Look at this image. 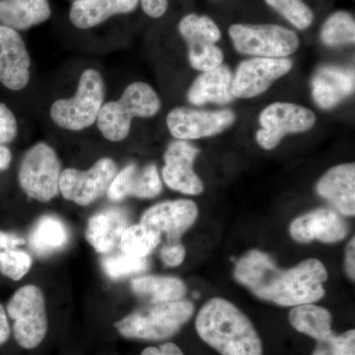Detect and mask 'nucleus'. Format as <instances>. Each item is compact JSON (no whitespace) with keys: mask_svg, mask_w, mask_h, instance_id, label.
Listing matches in <instances>:
<instances>
[{"mask_svg":"<svg viewBox=\"0 0 355 355\" xmlns=\"http://www.w3.org/2000/svg\"><path fill=\"white\" fill-rule=\"evenodd\" d=\"M234 277L259 298L295 307L324 297L323 284L328 279V272L317 259H307L284 270L268 254L252 250L238 261Z\"/></svg>","mask_w":355,"mask_h":355,"instance_id":"f257e3e1","label":"nucleus"},{"mask_svg":"<svg viewBox=\"0 0 355 355\" xmlns=\"http://www.w3.org/2000/svg\"><path fill=\"white\" fill-rule=\"evenodd\" d=\"M196 329L203 342L221 355H263V343L249 318L223 298L202 306Z\"/></svg>","mask_w":355,"mask_h":355,"instance_id":"f03ea898","label":"nucleus"},{"mask_svg":"<svg viewBox=\"0 0 355 355\" xmlns=\"http://www.w3.org/2000/svg\"><path fill=\"white\" fill-rule=\"evenodd\" d=\"M190 301L151 303L114 324L121 336L137 340H159L171 338L193 316Z\"/></svg>","mask_w":355,"mask_h":355,"instance_id":"7ed1b4c3","label":"nucleus"},{"mask_svg":"<svg viewBox=\"0 0 355 355\" xmlns=\"http://www.w3.org/2000/svg\"><path fill=\"white\" fill-rule=\"evenodd\" d=\"M160 108L155 90L149 84L135 83L125 88L120 99L103 105L98 114V128L107 139L121 141L130 133L133 118H151Z\"/></svg>","mask_w":355,"mask_h":355,"instance_id":"20e7f679","label":"nucleus"},{"mask_svg":"<svg viewBox=\"0 0 355 355\" xmlns=\"http://www.w3.org/2000/svg\"><path fill=\"white\" fill-rule=\"evenodd\" d=\"M105 85L100 72L87 69L79 79L76 94L70 99L53 103L51 116L58 127L69 130H81L97 121L104 102Z\"/></svg>","mask_w":355,"mask_h":355,"instance_id":"39448f33","label":"nucleus"},{"mask_svg":"<svg viewBox=\"0 0 355 355\" xmlns=\"http://www.w3.org/2000/svg\"><path fill=\"white\" fill-rule=\"evenodd\" d=\"M229 36L238 53L253 58H287L299 48L296 33L279 25L234 24Z\"/></svg>","mask_w":355,"mask_h":355,"instance_id":"423d86ee","label":"nucleus"},{"mask_svg":"<svg viewBox=\"0 0 355 355\" xmlns=\"http://www.w3.org/2000/svg\"><path fill=\"white\" fill-rule=\"evenodd\" d=\"M7 313L13 320V335L21 347L33 349L43 342L48 331L46 300L38 286L21 287L7 304Z\"/></svg>","mask_w":355,"mask_h":355,"instance_id":"0eeeda50","label":"nucleus"},{"mask_svg":"<svg viewBox=\"0 0 355 355\" xmlns=\"http://www.w3.org/2000/svg\"><path fill=\"white\" fill-rule=\"evenodd\" d=\"M62 164L55 151L48 144H36L27 151L21 162L19 184L23 191L40 202H48L60 191Z\"/></svg>","mask_w":355,"mask_h":355,"instance_id":"6e6552de","label":"nucleus"},{"mask_svg":"<svg viewBox=\"0 0 355 355\" xmlns=\"http://www.w3.org/2000/svg\"><path fill=\"white\" fill-rule=\"evenodd\" d=\"M261 130L256 133L259 146L272 150L287 135L304 132L316 123L312 110L293 103L277 102L263 110L259 118Z\"/></svg>","mask_w":355,"mask_h":355,"instance_id":"1a4fd4ad","label":"nucleus"},{"mask_svg":"<svg viewBox=\"0 0 355 355\" xmlns=\"http://www.w3.org/2000/svg\"><path fill=\"white\" fill-rule=\"evenodd\" d=\"M116 173L118 167L110 158L100 159L87 171L69 168L60 175V193L65 200L86 207L108 191Z\"/></svg>","mask_w":355,"mask_h":355,"instance_id":"9d476101","label":"nucleus"},{"mask_svg":"<svg viewBox=\"0 0 355 355\" xmlns=\"http://www.w3.org/2000/svg\"><path fill=\"white\" fill-rule=\"evenodd\" d=\"M293 67L289 58H252L244 60L233 76V97L251 99L266 92L272 84Z\"/></svg>","mask_w":355,"mask_h":355,"instance_id":"9b49d317","label":"nucleus"},{"mask_svg":"<svg viewBox=\"0 0 355 355\" xmlns=\"http://www.w3.org/2000/svg\"><path fill=\"white\" fill-rule=\"evenodd\" d=\"M235 119L230 110L209 112L180 107L168 114L167 125L177 139L193 140L224 132L233 125Z\"/></svg>","mask_w":355,"mask_h":355,"instance_id":"f8f14e48","label":"nucleus"},{"mask_svg":"<svg viewBox=\"0 0 355 355\" xmlns=\"http://www.w3.org/2000/svg\"><path fill=\"white\" fill-rule=\"evenodd\" d=\"M200 150L186 140L173 141L164 154L162 176L172 190L184 195L198 196L203 191L200 178L193 170V162Z\"/></svg>","mask_w":355,"mask_h":355,"instance_id":"ddd939ff","label":"nucleus"},{"mask_svg":"<svg viewBox=\"0 0 355 355\" xmlns=\"http://www.w3.org/2000/svg\"><path fill=\"white\" fill-rule=\"evenodd\" d=\"M198 209L190 200L157 203L146 210L140 224L158 234L165 233L168 243L180 242L181 236L197 220Z\"/></svg>","mask_w":355,"mask_h":355,"instance_id":"4468645a","label":"nucleus"},{"mask_svg":"<svg viewBox=\"0 0 355 355\" xmlns=\"http://www.w3.org/2000/svg\"><path fill=\"white\" fill-rule=\"evenodd\" d=\"M31 58L16 30L0 25V83L6 88L19 91L30 80Z\"/></svg>","mask_w":355,"mask_h":355,"instance_id":"2eb2a0df","label":"nucleus"},{"mask_svg":"<svg viewBox=\"0 0 355 355\" xmlns=\"http://www.w3.org/2000/svg\"><path fill=\"white\" fill-rule=\"evenodd\" d=\"M289 232L295 241L302 244L314 240L330 244L345 239L349 227L333 210L319 209L296 218L292 222Z\"/></svg>","mask_w":355,"mask_h":355,"instance_id":"dca6fc26","label":"nucleus"},{"mask_svg":"<svg viewBox=\"0 0 355 355\" xmlns=\"http://www.w3.org/2000/svg\"><path fill=\"white\" fill-rule=\"evenodd\" d=\"M354 69L324 65L315 72L311 80L313 99L320 108H335L354 94Z\"/></svg>","mask_w":355,"mask_h":355,"instance_id":"f3484780","label":"nucleus"},{"mask_svg":"<svg viewBox=\"0 0 355 355\" xmlns=\"http://www.w3.org/2000/svg\"><path fill=\"white\" fill-rule=\"evenodd\" d=\"M161 191L162 184L155 165L139 168L135 164H130L116 173L107 195L112 202H118L128 197L155 198Z\"/></svg>","mask_w":355,"mask_h":355,"instance_id":"a211bd4d","label":"nucleus"},{"mask_svg":"<svg viewBox=\"0 0 355 355\" xmlns=\"http://www.w3.org/2000/svg\"><path fill=\"white\" fill-rule=\"evenodd\" d=\"M317 193L343 216L355 214V166L340 164L324 173L317 184Z\"/></svg>","mask_w":355,"mask_h":355,"instance_id":"6ab92c4d","label":"nucleus"},{"mask_svg":"<svg viewBox=\"0 0 355 355\" xmlns=\"http://www.w3.org/2000/svg\"><path fill=\"white\" fill-rule=\"evenodd\" d=\"M127 220V214L120 209L98 212L89 219L86 239L98 253L109 254L120 243Z\"/></svg>","mask_w":355,"mask_h":355,"instance_id":"aec40b11","label":"nucleus"},{"mask_svg":"<svg viewBox=\"0 0 355 355\" xmlns=\"http://www.w3.org/2000/svg\"><path fill=\"white\" fill-rule=\"evenodd\" d=\"M233 76L226 65L203 71L191 84L188 92V100L196 106L214 103L225 105L233 100L231 86Z\"/></svg>","mask_w":355,"mask_h":355,"instance_id":"412c9836","label":"nucleus"},{"mask_svg":"<svg viewBox=\"0 0 355 355\" xmlns=\"http://www.w3.org/2000/svg\"><path fill=\"white\" fill-rule=\"evenodd\" d=\"M139 0H76L70 10V21L79 29L101 24L116 14L132 12Z\"/></svg>","mask_w":355,"mask_h":355,"instance_id":"4be33fe9","label":"nucleus"},{"mask_svg":"<svg viewBox=\"0 0 355 355\" xmlns=\"http://www.w3.org/2000/svg\"><path fill=\"white\" fill-rule=\"evenodd\" d=\"M46 0H0V23L13 30H26L50 18Z\"/></svg>","mask_w":355,"mask_h":355,"instance_id":"5701e85b","label":"nucleus"},{"mask_svg":"<svg viewBox=\"0 0 355 355\" xmlns=\"http://www.w3.org/2000/svg\"><path fill=\"white\" fill-rule=\"evenodd\" d=\"M69 240V229L62 219L44 216L33 226L28 243L37 256L48 257L64 249Z\"/></svg>","mask_w":355,"mask_h":355,"instance_id":"b1692460","label":"nucleus"},{"mask_svg":"<svg viewBox=\"0 0 355 355\" xmlns=\"http://www.w3.org/2000/svg\"><path fill=\"white\" fill-rule=\"evenodd\" d=\"M289 322L299 333L318 342H330L335 338L331 330V313L323 307L309 304L295 306L289 312Z\"/></svg>","mask_w":355,"mask_h":355,"instance_id":"393cba45","label":"nucleus"},{"mask_svg":"<svg viewBox=\"0 0 355 355\" xmlns=\"http://www.w3.org/2000/svg\"><path fill=\"white\" fill-rule=\"evenodd\" d=\"M130 287L133 293L139 297L149 299L151 303L181 300L187 291V287L181 279L155 275L133 279Z\"/></svg>","mask_w":355,"mask_h":355,"instance_id":"a878e982","label":"nucleus"},{"mask_svg":"<svg viewBox=\"0 0 355 355\" xmlns=\"http://www.w3.org/2000/svg\"><path fill=\"white\" fill-rule=\"evenodd\" d=\"M180 34L188 46L197 44H216L220 41L221 32L209 16L189 14L179 24Z\"/></svg>","mask_w":355,"mask_h":355,"instance_id":"bb28decb","label":"nucleus"},{"mask_svg":"<svg viewBox=\"0 0 355 355\" xmlns=\"http://www.w3.org/2000/svg\"><path fill=\"white\" fill-rule=\"evenodd\" d=\"M161 235L150 229L137 224L125 228L120 245L123 253L137 258H146L160 243Z\"/></svg>","mask_w":355,"mask_h":355,"instance_id":"cd10ccee","label":"nucleus"},{"mask_svg":"<svg viewBox=\"0 0 355 355\" xmlns=\"http://www.w3.org/2000/svg\"><path fill=\"white\" fill-rule=\"evenodd\" d=\"M321 40L326 46H329L354 44V16L345 11H338L331 14L322 27Z\"/></svg>","mask_w":355,"mask_h":355,"instance_id":"c85d7f7f","label":"nucleus"},{"mask_svg":"<svg viewBox=\"0 0 355 355\" xmlns=\"http://www.w3.org/2000/svg\"><path fill=\"white\" fill-rule=\"evenodd\" d=\"M103 270L112 279H121L128 275L144 272L148 268L146 258H137L125 253L107 257L102 261Z\"/></svg>","mask_w":355,"mask_h":355,"instance_id":"c756f323","label":"nucleus"},{"mask_svg":"<svg viewBox=\"0 0 355 355\" xmlns=\"http://www.w3.org/2000/svg\"><path fill=\"white\" fill-rule=\"evenodd\" d=\"M266 2L299 30L307 29L314 20V14L302 0H266Z\"/></svg>","mask_w":355,"mask_h":355,"instance_id":"7c9ffc66","label":"nucleus"},{"mask_svg":"<svg viewBox=\"0 0 355 355\" xmlns=\"http://www.w3.org/2000/svg\"><path fill=\"white\" fill-rule=\"evenodd\" d=\"M189 62L193 69L200 71L216 69L224 60L223 51L214 44H190Z\"/></svg>","mask_w":355,"mask_h":355,"instance_id":"2f4dec72","label":"nucleus"},{"mask_svg":"<svg viewBox=\"0 0 355 355\" xmlns=\"http://www.w3.org/2000/svg\"><path fill=\"white\" fill-rule=\"evenodd\" d=\"M33 260L29 254L15 249L0 256V272L4 277L18 282L27 275Z\"/></svg>","mask_w":355,"mask_h":355,"instance_id":"473e14b6","label":"nucleus"},{"mask_svg":"<svg viewBox=\"0 0 355 355\" xmlns=\"http://www.w3.org/2000/svg\"><path fill=\"white\" fill-rule=\"evenodd\" d=\"M17 121L11 110L0 103V146L10 144L17 135Z\"/></svg>","mask_w":355,"mask_h":355,"instance_id":"72a5a7b5","label":"nucleus"},{"mask_svg":"<svg viewBox=\"0 0 355 355\" xmlns=\"http://www.w3.org/2000/svg\"><path fill=\"white\" fill-rule=\"evenodd\" d=\"M161 259L165 265L178 266L181 265L186 257V249L180 242L168 243L161 250Z\"/></svg>","mask_w":355,"mask_h":355,"instance_id":"f704fd0d","label":"nucleus"},{"mask_svg":"<svg viewBox=\"0 0 355 355\" xmlns=\"http://www.w3.org/2000/svg\"><path fill=\"white\" fill-rule=\"evenodd\" d=\"M334 355H355V331L349 330L335 336L333 342Z\"/></svg>","mask_w":355,"mask_h":355,"instance_id":"c9c22d12","label":"nucleus"},{"mask_svg":"<svg viewBox=\"0 0 355 355\" xmlns=\"http://www.w3.org/2000/svg\"><path fill=\"white\" fill-rule=\"evenodd\" d=\"M25 243L24 238L19 235L0 231V256L7 253V252L18 249L20 246H23Z\"/></svg>","mask_w":355,"mask_h":355,"instance_id":"e433bc0d","label":"nucleus"},{"mask_svg":"<svg viewBox=\"0 0 355 355\" xmlns=\"http://www.w3.org/2000/svg\"><path fill=\"white\" fill-rule=\"evenodd\" d=\"M142 9L153 18L164 15L168 7V0H141Z\"/></svg>","mask_w":355,"mask_h":355,"instance_id":"4c0bfd02","label":"nucleus"},{"mask_svg":"<svg viewBox=\"0 0 355 355\" xmlns=\"http://www.w3.org/2000/svg\"><path fill=\"white\" fill-rule=\"evenodd\" d=\"M140 355H184L183 352L175 343H167L160 347H147Z\"/></svg>","mask_w":355,"mask_h":355,"instance_id":"58836bf2","label":"nucleus"},{"mask_svg":"<svg viewBox=\"0 0 355 355\" xmlns=\"http://www.w3.org/2000/svg\"><path fill=\"white\" fill-rule=\"evenodd\" d=\"M355 239L352 238L347 247V254H345V268H347V275L349 279H355Z\"/></svg>","mask_w":355,"mask_h":355,"instance_id":"ea45409f","label":"nucleus"},{"mask_svg":"<svg viewBox=\"0 0 355 355\" xmlns=\"http://www.w3.org/2000/svg\"><path fill=\"white\" fill-rule=\"evenodd\" d=\"M10 336V327L3 306L0 304V345H4Z\"/></svg>","mask_w":355,"mask_h":355,"instance_id":"a19ab883","label":"nucleus"},{"mask_svg":"<svg viewBox=\"0 0 355 355\" xmlns=\"http://www.w3.org/2000/svg\"><path fill=\"white\" fill-rule=\"evenodd\" d=\"M12 155L6 146H0V170L8 169L10 166Z\"/></svg>","mask_w":355,"mask_h":355,"instance_id":"79ce46f5","label":"nucleus"},{"mask_svg":"<svg viewBox=\"0 0 355 355\" xmlns=\"http://www.w3.org/2000/svg\"><path fill=\"white\" fill-rule=\"evenodd\" d=\"M333 340L330 342H318L316 349H314L312 355H334L333 345H331Z\"/></svg>","mask_w":355,"mask_h":355,"instance_id":"37998d69","label":"nucleus"}]
</instances>
